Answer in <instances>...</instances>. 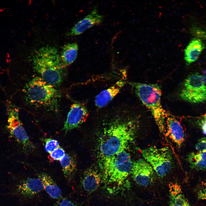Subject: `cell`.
Returning a JSON list of instances; mask_svg holds the SVG:
<instances>
[{
	"label": "cell",
	"mask_w": 206,
	"mask_h": 206,
	"mask_svg": "<svg viewBox=\"0 0 206 206\" xmlns=\"http://www.w3.org/2000/svg\"><path fill=\"white\" fill-rule=\"evenodd\" d=\"M32 60L34 69L44 81L54 87L61 83L64 68L56 47L47 45L39 48L35 52Z\"/></svg>",
	"instance_id": "1"
},
{
	"label": "cell",
	"mask_w": 206,
	"mask_h": 206,
	"mask_svg": "<svg viewBox=\"0 0 206 206\" xmlns=\"http://www.w3.org/2000/svg\"><path fill=\"white\" fill-rule=\"evenodd\" d=\"M134 126L131 122L120 123L112 125L107 129L99 145L102 158L112 156L126 150L133 140Z\"/></svg>",
	"instance_id": "2"
},
{
	"label": "cell",
	"mask_w": 206,
	"mask_h": 206,
	"mask_svg": "<svg viewBox=\"0 0 206 206\" xmlns=\"http://www.w3.org/2000/svg\"><path fill=\"white\" fill-rule=\"evenodd\" d=\"M135 93L144 105L151 112L161 132L166 134V120L167 113L161 104L162 92L157 84L130 82Z\"/></svg>",
	"instance_id": "3"
},
{
	"label": "cell",
	"mask_w": 206,
	"mask_h": 206,
	"mask_svg": "<svg viewBox=\"0 0 206 206\" xmlns=\"http://www.w3.org/2000/svg\"><path fill=\"white\" fill-rule=\"evenodd\" d=\"M24 92L26 100L30 105L57 110L60 96L59 92L40 77H35L30 80L25 85Z\"/></svg>",
	"instance_id": "4"
},
{
	"label": "cell",
	"mask_w": 206,
	"mask_h": 206,
	"mask_svg": "<svg viewBox=\"0 0 206 206\" xmlns=\"http://www.w3.org/2000/svg\"><path fill=\"white\" fill-rule=\"evenodd\" d=\"M104 181L107 184L122 185L131 171L133 162L130 154L124 150L102 158Z\"/></svg>",
	"instance_id": "5"
},
{
	"label": "cell",
	"mask_w": 206,
	"mask_h": 206,
	"mask_svg": "<svg viewBox=\"0 0 206 206\" xmlns=\"http://www.w3.org/2000/svg\"><path fill=\"white\" fill-rule=\"evenodd\" d=\"M141 153L144 159L151 165L160 178H164L171 171L173 157L168 147L151 146L142 150Z\"/></svg>",
	"instance_id": "6"
},
{
	"label": "cell",
	"mask_w": 206,
	"mask_h": 206,
	"mask_svg": "<svg viewBox=\"0 0 206 206\" xmlns=\"http://www.w3.org/2000/svg\"><path fill=\"white\" fill-rule=\"evenodd\" d=\"M180 96L182 100L191 103L206 101V85L202 75L198 72L189 75L184 81Z\"/></svg>",
	"instance_id": "7"
},
{
	"label": "cell",
	"mask_w": 206,
	"mask_h": 206,
	"mask_svg": "<svg viewBox=\"0 0 206 206\" xmlns=\"http://www.w3.org/2000/svg\"><path fill=\"white\" fill-rule=\"evenodd\" d=\"M7 129L9 132L25 150H31L34 146L30 141L19 117L18 110L9 106L8 110Z\"/></svg>",
	"instance_id": "8"
},
{
	"label": "cell",
	"mask_w": 206,
	"mask_h": 206,
	"mask_svg": "<svg viewBox=\"0 0 206 206\" xmlns=\"http://www.w3.org/2000/svg\"><path fill=\"white\" fill-rule=\"evenodd\" d=\"M8 195L29 198L34 196L43 189L41 180L38 177H28L15 183L9 184Z\"/></svg>",
	"instance_id": "9"
},
{
	"label": "cell",
	"mask_w": 206,
	"mask_h": 206,
	"mask_svg": "<svg viewBox=\"0 0 206 206\" xmlns=\"http://www.w3.org/2000/svg\"><path fill=\"white\" fill-rule=\"evenodd\" d=\"M130 174L136 183L144 187L151 184L156 179V173L152 167L142 159L133 162Z\"/></svg>",
	"instance_id": "10"
},
{
	"label": "cell",
	"mask_w": 206,
	"mask_h": 206,
	"mask_svg": "<svg viewBox=\"0 0 206 206\" xmlns=\"http://www.w3.org/2000/svg\"><path fill=\"white\" fill-rule=\"evenodd\" d=\"M89 115L88 110L83 104L78 102L71 105L62 130L65 132L77 128L84 122Z\"/></svg>",
	"instance_id": "11"
},
{
	"label": "cell",
	"mask_w": 206,
	"mask_h": 206,
	"mask_svg": "<svg viewBox=\"0 0 206 206\" xmlns=\"http://www.w3.org/2000/svg\"><path fill=\"white\" fill-rule=\"evenodd\" d=\"M104 19V16L98 14L97 9H94L89 14L76 24L66 35L74 36L80 35L88 29L100 23Z\"/></svg>",
	"instance_id": "12"
},
{
	"label": "cell",
	"mask_w": 206,
	"mask_h": 206,
	"mask_svg": "<svg viewBox=\"0 0 206 206\" xmlns=\"http://www.w3.org/2000/svg\"><path fill=\"white\" fill-rule=\"evenodd\" d=\"M166 133L176 146L180 148L185 140V134L180 123L167 113L166 120Z\"/></svg>",
	"instance_id": "13"
},
{
	"label": "cell",
	"mask_w": 206,
	"mask_h": 206,
	"mask_svg": "<svg viewBox=\"0 0 206 206\" xmlns=\"http://www.w3.org/2000/svg\"><path fill=\"white\" fill-rule=\"evenodd\" d=\"M125 83L124 81L120 80L111 86L102 91L95 98V105L100 108L106 106L119 93Z\"/></svg>",
	"instance_id": "14"
},
{
	"label": "cell",
	"mask_w": 206,
	"mask_h": 206,
	"mask_svg": "<svg viewBox=\"0 0 206 206\" xmlns=\"http://www.w3.org/2000/svg\"><path fill=\"white\" fill-rule=\"evenodd\" d=\"M205 46L201 39L195 37L191 41L184 50V59L187 65L196 61Z\"/></svg>",
	"instance_id": "15"
},
{
	"label": "cell",
	"mask_w": 206,
	"mask_h": 206,
	"mask_svg": "<svg viewBox=\"0 0 206 206\" xmlns=\"http://www.w3.org/2000/svg\"><path fill=\"white\" fill-rule=\"evenodd\" d=\"M102 179L101 175L93 168L86 170L84 174L82 184L84 189L88 192H93L99 187Z\"/></svg>",
	"instance_id": "16"
},
{
	"label": "cell",
	"mask_w": 206,
	"mask_h": 206,
	"mask_svg": "<svg viewBox=\"0 0 206 206\" xmlns=\"http://www.w3.org/2000/svg\"><path fill=\"white\" fill-rule=\"evenodd\" d=\"M169 206H192L182 193L180 185L171 183L169 185Z\"/></svg>",
	"instance_id": "17"
},
{
	"label": "cell",
	"mask_w": 206,
	"mask_h": 206,
	"mask_svg": "<svg viewBox=\"0 0 206 206\" xmlns=\"http://www.w3.org/2000/svg\"><path fill=\"white\" fill-rule=\"evenodd\" d=\"M38 177L41 181L43 189L51 197L58 199L62 197L61 190L49 175L42 173L39 175Z\"/></svg>",
	"instance_id": "18"
},
{
	"label": "cell",
	"mask_w": 206,
	"mask_h": 206,
	"mask_svg": "<svg viewBox=\"0 0 206 206\" xmlns=\"http://www.w3.org/2000/svg\"><path fill=\"white\" fill-rule=\"evenodd\" d=\"M78 46L76 43H69L64 45L60 54L61 63L64 68L72 64L76 59Z\"/></svg>",
	"instance_id": "19"
},
{
	"label": "cell",
	"mask_w": 206,
	"mask_h": 206,
	"mask_svg": "<svg viewBox=\"0 0 206 206\" xmlns=\"http://www.w3.org/2000/svg\"><path fill=\"white\" fill-rule=\"evenodd\" d=\"M187 159L191 169L206 170V151L191 152L187 155Z\"/></svg>",
	"instance_id": "20"
},
{
	"label": "cell",
	"mask_w": 206,
	"mask_h": 206,
	"mask_svg": "<svg viewBox=\"0 0 206 206\" xmlns=\"http://www.w3.org/2000/svg\"><path fill=\"white\" fill-rule=\"evenodd\" d=\"M60 163L65 177L70 180L76 169V164L74 159L71 154H66L60 161Z\"/></svg>",
	"instance_id": "21"
},
{
	"label": "cell",
	"mask_w": 206,
	"mask_h": 206,
	"mask_svg": "<svg viewBox=\"0 0 206 206\" xmlns=\"http://www.w3.org/2000/svg\"><path fill=\"white\" fill-rule=\"evenodd\" d=\"M195 192L198 199L206 200V181L199 183L195 189Z\"/></svg>",
	"instance_id": "22"
},
{
	"label": "cell",
	"mask_w": 206,
	"mask_h": 206,
	"mask_svg": "<svg viewBox=\"0 0 206 206\" xmlns=\"http://www.w3.org/2000/svg\"><path fill=\"white\" fill-rule=\"evenodd\" d=\"M45 142V149L49 154L60 146L58 141L54 139H46Z\"/></svg>",
	"instance_id": "23"
},
{
	"label": "cell",
	"mask_w": 206,
	"mask_h": 206,
	"mask_svg": "<svg viewBox=\"0 0 206 206\" xmlns=\"http://www.w3.org/2000/svg\"><path fill=\"white\" fill-rule=\"evenodd\" d=\"M66 153L63 148L59 146L49 154L51 159L55 161H60L64 156Z\"/></svg>",
	"instance_id": "24"
},
{
	"label": "cell",
	"mask_w": 206,
	"mask_h": 206,
	"mask_svg": "<svg viewBox=\"0 0 206 206\" xmlns=\"http://www.w3.org/2000/svg\"><path fill=\"white\" fill-rule=\"evenodd\" d=\"M192 33L199 38L206 40V30L199 27H193L191 30Z\"/></svg>",
	"instance_id": "25"
},
{
	"label": "cell",
	"mask_w": 206,
	"mask_h": 206,
	"mask_svg": "<svg viewBox=\"0 0 206 206\" xmlns=\"http://www.w3.org/2000/svg\"><path fill=\"white\" fill-rule=\"evenodd\" d=\"M55 206H78L72 201L66 198H61L56 203Z\"/></svg>",
	"instance_id": "26"
},
{
	"label": "cell",
	"mask_w": 206,
	"mask_h": 206,
	"mask_svg": "<svg viewBox=\"0 0 206 206\" xmlns=\"http://www.w3.org/2000/svg\"><path fill=\"white\" fill-rule=\"evenodd\" d=\"M195 147L198 152L206 151V137H202L198 139Z\"/></svg>",
	"instance_id": "27"
},
{
	"label": "cell",
	"mask_w": 206,
	"mask_h": 206,
	"mask_svg": "<svg viewBox=\"0 0 206 206\" xmlns=\"http://www.w3.org/2000/svg\"><path fill=\"white\" fill-rule=\"evenodd\" d=\"M200 118L205 121L204 123V128L206 131V113L199 117Z\"/></svg>",
	"instance_id": "28"
},
{
	"label": "cell",
	"mask_w": 206,
	"mask_h": 206,
	"mask_svg": "<svg viewBox=\"0 0 206 206\" xmlns=\"http://www.w3.org/2000/svg\"><path fill=\"white\" fill-rule=\"evenodd\" d=\"M205 82V83L206 85V69L204 70L203 72V75H202Z\"/></svg>",
	"instance_id": "29"
}]
</instances>
